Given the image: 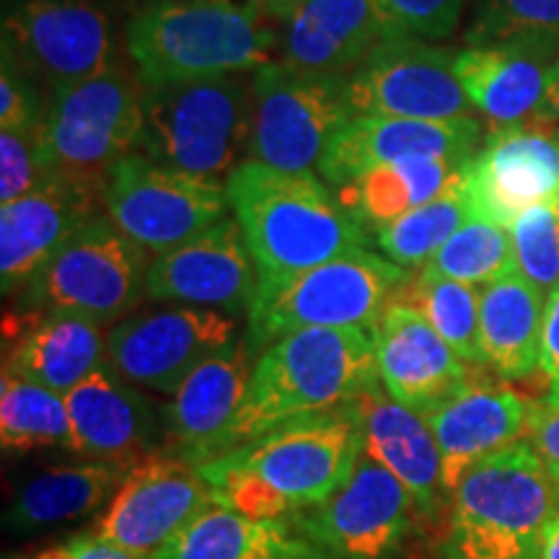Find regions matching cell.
I'll list each match as a JSON object with an SVG mask.
<instances>
[{
    "label": "cell",
    "instance_id": "6da1fadb",
    "mask_svg": "<svg viewBox=\"0 0 559 559\" xmlns=\"http://www.w3.org/2000/svg\"><path fill=\"white\" fill-rule=\"evenodd\" d=\"M376 381L381 379L370 330L293 332L272 342L254 360L241 407L205 461L267 436L293 419L345 407Z\"/></svg>",
    "mask_w": 559,
    "mask_h": 559
},
{
    "label": "cell",
    "instance_id": "7a4b0ae2",
    "mask_svg": "<svg viewBox=\"0 0 559 559\" xmlns=\"http://www.w3.org/2000/svg\"><path fill=\"white\" fill-rule=\"evenodd\" d=\"M226 192L262 277L368 247V230L311 171H280L249 158L226 179Z\"/></svg>",
    "mask_w": 559,
    "mask_h": 559
},
{
    "label": "cell",
    "instance_id": "3957f363",
    "mask_svg": "<svg viewBox=\"0 0 559 559\" xmlns=\"http://www.w3.org/2000/svg\"><path fill=\"white\" fill-rule=\"evenodd\" d=\"M275 45L254 0H153L128 24V55L143 86L247 73L270 62Z\"/></svg>",
    "mask_w": 559,
    "mask_h": 559
},
{
    "label": "cell",
    "instance_id": "277c9868",
    "mask_svg": "<svg viewBox=\"0 0 559 559\" xmlns=\"http://www.w3.org/2000/svg\"><path fill=\"white\" fill-rule=\"evenodd\" d=\"M559 485L526 440L481 461L451 498L445 559H539Z\"/></svg>",
    "mask_w": 559,
    "mask_h": 559
},
{
    "label": "cell",
    "instance_id": "5b68a950",
    "mask_svg": "<svg viewBox=\"0 0 559 559\" xmlns=\"http://www.w3.org/2000/svg\"><path fill=\"white\" fill-rule=\"evenodd\" d=\"M254 130V86L243 73L143 86L138 151L190 177L221 181L243 164Z\"/></svg>",
    "mask_w": 559,
    "mask_h": 559
},
{
    "label": "cell",
    "instance_id": "8992f818",
    "mask_svg": "<svg viewBox=\"0 0 559 559\" xmlns=\"http://www.w3.org/2000/svg\"><path fill=\"white\" fill-rule=\"evenodd\" d=\"M409 277V270L368 247L293 275H260L243 342L260 358L272 342L293 332L349 326L373 332L389 300Z\"/></svg>",
    "mask_w": 559,
    "mask_h": 559
},
{
    "label": "cell",
    "instance_id": "52a82bcc",
    "mask_svg": "<svg viewBox=\"0 0 559 559\" xmlns=\"http://www.w3.org/2000/svg\"><path fill=\"white\" fill-rule=\"evenodd\" d=\"M148 251L96 213L19 290V311L79 313L99 324L138 309L148 280Z\"/></svg>",
    "mask_w": 559,
    "mask_h": 559
},
{
    "label": "cell",
    "instance_id": "ba28073f",
    "mask_svg": "<svg viewBox=\"0 0 559 559\" xmlns=\"http://www.w3.org/2000/svg\"><path fill=\"white\" fill-rule=\"evenodd\" d=\"M360 453L362 428L355 400L340 409L280 425L205 464L260 479L296 515L330 500L349 479Z\"/></svg>",
    "mask_w": 559,
    "mask_h": 559
},
{
    "label": "cell",
    "instance_id": "9c48e42d",
    "mask_svg": "<svg viewBox=\"0 0 559 559\" xmlns=\"http://www.w3.org/2000/svg\"><path fill=\"white\" fill-rule=\"evenodd\" d=\"M254 130L249 158L280 171H311L355 117L347 75L264 62L251 75Z\"/></svg>",
    "mask_w": 559,
    "mask_h": 559
},
{
    "label": "cell",
    "instance_id": "30bf717a",
    "mask_svg": "<svg viewBox=\"0 0 559 559\" xmlns=\"http://www.w3.org/2000/svg\"><path fill=\"white\" fill-rule=\"evenodd\" d=\"M143 83L115 66L50 91L39 138L55 169L104 181L117 160L135 153L143 132Z\"/></svg>",
    "mask_w": 559,
    "mask_h": 559
},
{
    "label": "cell",
    "instance_id": "8fae6325",
    "mask_svg": "<svg viewBox=\"0 0 559 559\" xmlns=\"http://www.w3.org/2000/svg\"><path fill=\"white\" fill-rule=\"evenodd\" d=\"M104 213L148 254H164L228 218L226 185L169 169L143 153L117 160L104 177Z\"/></svg>",
    "mask_w": 559,
    "mask_h": 559
},
{
    "label": "cell",
    "instance_id": "7c38bea8",
    "mask_svg": "<svg viewBox=\"0 0 559 559\" xmlns=\"http://www.w3.org/2000/svg\"><path fill=\"white\" fill-rule=\"evenodd\" d=\"M415 515L407 487L362 451L330 500L290 519L317 559H402Z\"/></svg>",
    "mask_w": 559,
    "mask_h": 559
},
{
    "label": "cell",
    "instance_id": "4fadbf2b",
    "mask_svg": "<svg viewBox=\"0 0 559 559\" xmlns=\"http://www.w3.org/2000/svg\"><path fill=\"white\" fill-rule=\"evenodd\" d=\"M459 50L428 39L386 37L347 75L355 115L469 120L474 107L456 75Z\"/></svg>",
    "mask_w": 559,
    "mask_h": 559
},
{
    "label": "cell",
    "instance_id": "5bb4252c",
    "mask_svg": "<svg viewBox=\"0 0 559 559\" xmlns=\"http://www.w3.org/2000/svg\"><path fill=\"white\" fill-rule=\"evenodd\" d=\"M234 342H239L236 317L171 304L117 321L107 334V362L135 386L174 394L200 362Z\"/></svg>",
    "mask_w": 559,
    "mask_h": 559
},
{
    "label": "cell",
    "instance_id": "9a60e30c",
    "mask_svg": "<svg viewBox=\"0 0 559 559\" xmlns=\"http://www.w3.org/2000/svg\"><path fill=\"white\" fill-rule=\"evenodd\" d=\"M3 45L50 91L120 66L111 19L91 0H21L3 19Z\"/></svg>",
    "mask_w": 559,
    "mask_h": 559
},
{
    "label": "cell",
    "instance_id": "2e32d148",
    "mask_svg": "<svg viewBox=\"0 0 559 559\" xmlns=\"http://www.w3.org/2000/svg\"><path fill=\"white\" fill-rule=\"evenodd\" d=\"M213 506V492L190 461L166 451L138 459L91 528L117 547L156 559L160 549Z\"/></svg>",
    "mask_w": 559,
    "mask_h": 559
},
{
    "label": "cell",
    "instance_id": "e0dca14e",
    "mask_svg": "<svg viewBox=\"0 0 559 559\" xmlns=\"http://www.w3.org/2000/svg\"><path fill=\"white\" fill-rule=\"evenodd\" d=\"M260 270L236 218L215 226L151 260L145 296L156 304L202 306L230 317L251 309Z\"/></svg>",
    "mask_w": 559,
    "mask_h": 559
},
{
    "label": "cell",
    "instance_id": "ac0fdd59",
    "mask_svg": "<svg viewBox=\"0 0 559 559\" xmlns=\"http://www.w3.org/2000/svg\"><path fill=\"white\" fill-rule=\"evenodd\" d=\"M477 215L510 228L519 215L559 200V138L542 122L492 130L466 169Z\"/></svg>",
    "mask_w": 559,
    "mask_h": 559
},
{
    "label": "cell",
    "instance_id": "d6986e66",
    "mask_svg": "<svg viewBox=\"0 0 559 559\" xmlns=\"http://www.w3.org/2000/svg\"><path fill=\"white\" fill-rule=\"evenodd\" d=\"M104 181L58 171L39 190L0 205V285L19 293L70 236L96 215Z\"/></svg>",
    "mask_w": 559,
    "mask_h": 559
},
{
    "label": "cell",
    "instance_id": "ffe728a7",
    "mask_svg": "<svg viewBox=\"0 0 559 559\" xmlns=\"http://www.w3.org/2000/svg\"><path fill=\"white\" fill-rule=\"evenodd\" d=\"M481 124L469 120H409V117L355 115L332 138L319 171L330 185L342 187L360 174L407 158H472Z\"/></svg>",
    "mask_w": 559,
    "mask_h": 559
},
{
    "label": "cell",
    "instance_id": "44dd1931",
    "mask_svg": "<svg viewBox=\"0 0 559 559\" xmlns=\"http://www.w3.org/2000/svg\"><path fill=\"white\" fill-rule=\"evenodd\" d=\"M376 370L389 396L428 417L469 381L466 362L430 321L391 298L373 330Z\"/></svg>",
    "mask_w": 559,
    "mask_h": 559
},
{
    "label": "cell",
    "instance_id": "7402d4cb",
    "mask_svg": "<svg viewBox=\"0 0 559 559\" xmlns=\"http://www.w3.org/2000/svg\"><path fill=\"white\" fill-rule=\"evenodd\" d=\"M531 402L502 383L466 381L428 415L443 466L445 498H453L466 474L481 461L510 449L526 436Z\"/></svg>",
    "mask_w": 559,
    "mask_h": 559
},
{
    "label": "cell",
    "instance_id": "603a6c76",
    "mask_svg": "<svg viewBox=\"0 0 559 559\" xmlns=\"http://www.w3.org/2000/svg\"><path fill=\"white\" fill-rule=\"evenodd\" d=\"M73 453L83 461H138L158 449L164 423L135 383L107 360L66 394Z\"/></svg>",
    "mask_w": 559,
    "mask_h": 559
},
{
    "label": "cell",
    "instance_id": "cb8c5ba5",
    "mask_svg": "<svg viewBox=\"0 0 559 559\" xmlns=\"http://www.w3.org/2000/svg\"><path fill=\"white\" fill-rule=\"evenodd\" d=\"M362 451L407 487L417 519L438 521L443 510V466L428 417L389 396L381 381L358 396Z\"/></svg>",
    "mask_w": 559,
    "mask_h": 559
},
{
    "label": "cell",
    "instance_id": "d4e9b609",
    "mask_svg": "<svg viewBox=\"0 0 559 559\" xmlns=\"http://www.w3.org/2000/svg\"><path fill=\"white\" fill-rule=\"evenodd\" d=\"M251 368L254 355L241 340L200 362L160 412L166 453L200 466L241 407Z\"/></svg>",
    "mask_w": 559,
    "mask_h": 559
},
{
    "label": "cell",
    "instance_id": "484cf974",
    "mask_svg": "<svg viewBox=\"0 0 559 559\" xmlns=\"http://www.w3.org/2000/svg\"><path fill=\"white\" fill-rule=\"evenodd\" d=\"M3 370L66 396L107 360L99 321L79 313H9Z\"/></svg>",
    "mask_w": 559,
    "mask_h": 559
},
{
    "label": "cell",
    "instance_id": "4316f807",
    "mask_svg": "<svg viewBox=\"0 0 559 559\" xmlns=\"http://www.w3.org/2000/svg\"><path fill=\"white\" fill-rule=\"evenodd\" d=\"M386 39L376 0H300L285 21L283 62L349 75Z\"/></svg>",
    "mask_w": 559,
    "mask_h": 559
},
{
    "label": "cell",
    "instance_id": "83f0119b",
    "mask_svg": "<svg viewBox=\"0 0 559 559\" xmlns=\"http://www.w3.org/2000/svg\"><path fill=\"white\" fill-rule=\"evenodd\" d=\"M559 55L531 45H479L459 50L456 75L472 107L498 128L539 120L551 62Z\"/></svg>",
    "mask_w": 559,
    "mask_h": 559
},
{
    "label": "cell",
    "instance_id": "f1b7e54d",
    "mask_svg": "<svg viewBox=\"0 0 559 559\" xmlns=\"http://www.w3.org/2000/svg\"><path fill=\"white\" fill-rule=\"evenodd\" d=\"M132 464L135 461H83L32 474L5 506V531L21 536L39 534L102 515Z\"/></svg>",
    "mask_w": 559,
    "mask_h": 559
},
{
    "label": "cell",
    "instance_id": "f546056e",
    "mask_svg": "<svg viewBox=\"0 0 559 559\" xmlns=\"http://www.w3.org/2000/svg\"><path fill=\"white\" fill-rule=\"evenodd\" d=\"M547 293L519 270L481 288L479 345L481 360L500 379L521 381L539 370Z\"/></svg>",
    "mask_w": 559,
    "mask_h": 559
},
{
    "label": "cell",
    "instance_id": "4dcf8cb0",
    "mask_svg": "<svg viewBox=\"0 0 559 559\" xmlns=\"http://www.w3.org/2000/svg\"><path fill=\"white\" fill-rule=\"evenodd\" d=\"M472 158H407L379 166L337 187V200L373 234L400 215L464 185Z\"/></svg>",
    "mask_w": 559,
    "mask_h": 559
},
{
    "label": "cell",
    "instance_id": "1f68e13d",
    "mask_svg": "<svg viewBox=\"0 0 559 559\" xmlns=\"http://www.w3.org/2000/svg\"><path fill=\"white\" fill-rule=\"evenodd\" d=\"M156 559H317L293 519H249L210 506Z\"/></svg>",
    "mask_w": 559,
    "mask_h": 559
},
{
    "label": "cell",
    "instance_id": "d6a6232c",
    "mask_svg": "<svg viewBox=\"0 0 559 559\" xmlns=\"http://www.w3.org/2000/svg\"><path fill=\"white\" fill-rule=\"evenodd\" d=\"M0 443L5 453L34 449L73 451V423H70L66 396L3 370Z\"/></svg>",
    "mask_w": 559,
    "mask_h": 559
},
{
    "label": "cell",
    "instance_id": "836d02e7",
    "mask_svg": "<svg viewBox=\"0 0 559 559\" xmlns=\"http://www.w3.org/2000/svg\"><path fill=\"white\" fill-rule=\"evenodd\" d=\"M394 298L404 300L417 313H423L461 360L485 366L479 345V285L459 283V280L417 270L394 293Z\"/></svg>",
    "mask_w": 559,
    "mask_h": 559
},
{
    "label": "cell",
    "instance_id": "e575fe53",
    "mask_svg": "<svg viewBox=\"0 0 559 559\" xmlns=\"http://www.w3.org/2000/svg\"><path fill=\"white\" fill-rule=\"evenodd\" d=\"M472 215L474 207L469 192H466V185H461L443 198L409 210L386 226L376 228V247L383 251L386 260L404 270H423Z\"/></svg>",
    "mask_w": 559,
    "mask_h": 559
},
{
    "label": "cell",
    "instance_id": "d590c367",
    "mask_svg": "<svg viewBox=\"0 0 559 559\" xmlns=\"http://www.w3.org/2000/svg\"><path fill=\"white\" fill-rule=\"evenodd\" d=\"M513 267L515 257L510 228L474 213L423 270L485 288Z\"/></svg>",
    "mask_w": 559,
    "mask_h": 559
},
{
    "label": "cell",
    "instance_id": "8d00e7d4",
    "mask_svg": "<svg viewBox=\"0 0 559 559\" xmlns=\"http://www.w3.org/2000/svg\"><path fill=\"white\" fill-rule=\"evenodd\" d=\"M466 41L531 45L559 55V0H474Z\"/></svg>",
    "mask_w": 559,
    "mask_h": 559
},
{
    "label": "cell",
    "instance_id": "74e56055",
    "mask_svg": "<svg viewBox=\"0 0 559 559\" xmlns=\"http://www.w3.org/2000/svg\"><path fill=\"white\" fill-rule=\"evenodd\" d=\"M510 236L515 270L547 296L559 288V200L542 202L519 215Z\"/></svg>",
    "mask_w": 559,
    "mask_h": 559
},
{
    "label": "cell",
    "instance_id": "f35d334b",
    "mask_svg": "<svg viewBox=\"0 0 559 559\" xmlns=\"http://www.w3.org/2000/svg\"><path fill=\"white\" fill-rule=\"evenodd\" d=\"M58 169L47 158L39 128L0 132V205L39 190Z\"/></svg>",
    "mask_w": 559,
    "mask_h": 559
},
{
    "label": "cell",
    "instance_id": "ab89813d",
    "mask_svg": "<svg viewBox=\"0 0 559 559\" xmlns=\"http://www.w3.org/2000/svg\"><path fill=\"white\" fill-rule=\"evenodd\" d=\"M466 0H376L386 37L445 39L459 26Z\"/></svg>",
    "mask_w": 559,
    "mask_h": 559
},
{
    "label": "cell",
    "instance_id": "60d3db41",
    "mask_svg": "<svg viewBox=\"0 0 559 559\" xmlns=\"http://www.w3.org/2000/svg\"><path fill=\"white\" fill-rule=\"evenodd\" d=\"M0 55H3V62H0V130H37L47 111V104L41 102L39 94V81L5 45Z\"/></svg>",
    "mask_w": 559,
    "mask_h": 559
},
{
    "label": "cell",
    "instance_id": "b9f144b4",
    "mask_svg": "<svg viewBox=\"0 0 559 559\" xmlns=\"http://www.w3.org/2000/svg\"><path fill=\"white\" fill-rule=\"evenodd\" d=\"M523 440L539 453L544 466L559 485V400L544 396L539 402H531Z\"/></svg>",
    "mask_w": 559,
    "mask_h": 559
},
{
    "label": "cell",
    "instance_id": "7bdbcfd3",
    "mask_svg": "<svg viewBox=\"0 0 559 559\" xmlns=\"http://www.w3.org/2000/svg\"><path fill=\"white\" fill-rule=\"evenodd\" d=\"M32 559H148L140 557L135 551H128L117 544H111L102 536H96L94 531L88 534H79L66 544H58V547H47L32 555Z\"/></svg>",
    "mask_w": 559,
    "mask_h": 559
},
{
    "label": "cell",
    "instance_id": "ee69618b",
    "mask_svg": "<svg viewBox=\"0 0 559 559\" xmlns=\"http://www.w3.org/2000/svg\"><path fill=\"white\" fill-rule=\"evenodd\" d=\"M539 370L544 379H547V396L559 400V288H555L547 296Z\"/></svg>",
    "mask_w": 559,
    "mask_h": 559
},
{
    "label": "cell",
    "instance_id": "f6af8a7d",
    "mask_svg": "<svg viewBox=\"0 0 559 559\" xmlns=\"http://www.w3.org/2000/svg\"><path fill=\"white\" fill-rule=\"evenodd\" d=\"M539 120L559 124V58L551 62V68H549L547 88H544V99H542V109H539Z\"/></svg>",
    "mask_w": 559,
    "mask_h": 559
},
{
    "label": "cell",
    "instance_id": "bcb514c9",
    "mask_svg": "<svg viewBox=\"0 0 559 559\" xmlns=\"http://www.w3.org/2000/svg\"><path fill=\"white\" fill-rule=\"evenodd\" d=\"M260 9L267 13L270 19H280V21H288V16L296 11V5L300 0H254Z\"/></svg>",
    "mask_w": 559,
    "mask_h": 559
},
{
    "label": "cell",
    "instance_id": "7dc6e473",
    "mask_svg": "<svg viewBox=\"0 0 559 559\" xmlns=\"http://www.w3.org/2000/svg\"><path fill=\"white\" fill-rule=\"evenodd\" d=\"M539 559H559V513L549 521L547 531H544Z\"/></svg>",
    "mask_w": 559,
    "mask_h": 559
},
{
    "label": "cell",
    "instance_id": "c3c4849f",
    "mask_svg": "<svg viewBox=\"0 0 559 559\" xmlns=\"http://www.w3.org/2000/svg\"><path fill=\"white\" fill-rule=\"evenodd\" d=\"M3 559H32V555L29 557H24V555H5Z\"/></svg>",
    "mask_w": 559,
    "mask_h": 559
},
{
    "label": "cell",
    "instance_id": "681fc988",
    "mask_svg": "<svg viewBox=\"0 0 559 559\" xmlns=\"http://www.w3.org/2000/svg\"><path fill=\"white\" fill-rule=\"evenodd\" d=\"M557 138H559V128H557Z\"/></svg>",
    "mask_w": 559,
    "mask_h": 559
}]
</instances>
